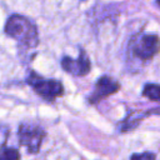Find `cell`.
Instances as JSON below:
<instances>
[{"label": "cell", "instance_id": "6", "mask_svg": "<svg viewBox=\"0 0 160 160\" xmlns=\"http://www.w3.org/2000/svg\"><path fill=\"white\" fill-rule=\"evenodd\" d=\"M61 68L75 76H85L91 70V62L88 58L84 49H80V54L78 59H71L69 56H64L61 59Z\"/></svg>", "mask_w": 160, "mask_h": 160}, {"label": "cell", "instance_id": "5", "mask_svg": "<svg viewBox=\"0 0 160 160\" xmlns=\"http://www.w3.org/2000/svg\"><path fill=\"white\" fill-rule=\"evenodd\" d=\"M120 90V84L110 78V76H101L100 79H98V81L95 82V86H94V90L89 98V102L95 105L98 104L99 101L104 100L105 98L118 92Z\"/></svg>", "mask_w": 160, "mask_h": 160}, {"label": "cell", "instance_id": "2", "mask_svg": "<svg viewBox=\"0 0 160 160\" xmlns=\"http://www.w3.org/2000/svg\"><path fill=\"white\" fill-rule=\"evenodd\" d=\"M130 51L141 61L151 60L160 52V39L155 34H138L130 41Z\"/></svg>", "mask_w": 160, "mask_h": 160}, {"label": "cell", "instance_id": "9", "mask_svg": "<svg viewBox=\"0 0 160 160\" xmlns=\"http://www.w3.org/2000/svg\"><path fill=\"white\" fill-rule=\"evenodd\" d=\"M154 152H141V154H132L130 156V160H155Z\"/></svg>", "mask_w": 160, "mask_h": 160}, {"label": "cell", "instance_id": "8", "mask_svg": "<svg viewBox=\"0 0 160 160\" xmlns=\"http://www.w3.org/2000/svg\"><path fill=\"white\" fill-rule=\"evenodd\" d=\"M1 160H20V154L14 148L1 146Z\"/></svg>", "mask_w": 160, "mask_h": 160}, {"label": "cell", "instance_id": "10", "mask_svg": "<svg viewBox=\"0 0 160 160\" xmlns=\"http://www.w3.org/2000/svg\"><path fill=\"white\" fill-rule=\"evenodd\" d=\"M155 1H156V4H158V5H159V8H160V0H155Z\"/></svg>", "mask_w": 160, "mask_h": 160}, {"label": "cell", "instance_id": "3", "mask_svg": "<svg viewBox=\"0 0 160 160\" xmlns=\"http://www.w3.org/2000/svg\"><path fill=\"white\" fill-rule=\"evenodd\" d=\"M26 81L31 85L34 91L42 99L48 101H54L56 98H60L64 95V86L61 81L54 80V79H45L40 75H38L35 71L30 70Z\"/></svg>", "mask_w": 160, "mask_h": 160}, {"label": "cell", "instance_id": "7", "mask_svg": "<svg viewBox=\"0 0 160 160\" xmlns=\"http://www.w3.org/2000/svg\"><path fill=\"white\" fill-rule=\"evenodd\" d=\"M142 95L151 101L160 102V85L158 84H146L142 89Z\"/></svg>", "mask_w": 160, "mask_h": 160}, {"label": "cell", "instance_id": "1", "mask_svg": "<svg viewBox=\"0 0 160 160\" xmlns=\"http://www.w3.org/2000/svg\"><path fill=\"white\" fill-rule=\"evenodd\" d=\"M5 32L25 48H35L39 44V34L35 24L22 15H11L5 24Z\"/></svg>", "mask_w": 160, "mask_h": 160}, {"label": "cell", "instance_id": "4", "mask_svg": "<svg viewBox=\"0 0 160 160\" xmlns=\"http://www.w3.org/2000/svg\"><path fill=\"white\" fill-rule=\"evenodd\" d=\"M45 131L42 128L32 124H20L18 131L19 144L28 149L30 154H38L41 146V142L45 138Z\"/></svg>", "mask_w": 160, "mask_h": 160}]
</instances>
